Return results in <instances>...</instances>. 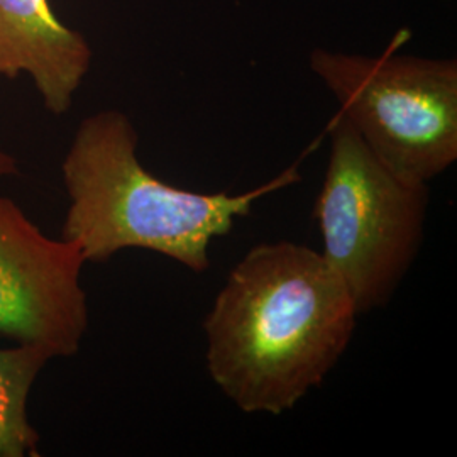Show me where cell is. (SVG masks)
<instances>
[{
  "instance_id": "1",
  "label": "cell",
  "mask_w": 457,
  "mask_h": 457,
  "mask_svg": "<svg viewBox=\"0 0 457 457\" xmlns=\"http://www.w3.org/2000/svg\"><path fill=\"white\" fill-rule=\"evenodd\" d=\"M358 317L320 251L290 241L254 245L205 317L207 371L241 411L281 415L326 381Z\"/></svg>"
},
{
  "instance_id": "8",
  "label": "cell",
  "mask_w": 457,
  "mask_h": 457,
  "mask_svg": "<svg viewBox=\"0 0 457 457\" xmlns=\"http://www.w3.org/2000/svg\"><path fill=\"white\" fill-rule=\"evenodd\" d=\"M16 158H12L9 153L0 149V177H9V175H16Z\"/></svg>"
},
{
  "instance_id": "5",
  "label": "cell",
  "mask_w": 457,
  "mask_h": 457,
  "mask_svg": "<svg viewBox=\"0 0 457 457\" xmlns=\"http://www.w3.org/2000/svg\"><path fill=\"white\" fill-rule=\"evenodd\" d=\"M79 245L46 237L0 196V336L75 356L88 328Z\"/></svg>"
},
{
  "instance_id": "2",
  "label": "cell",
  "mask_w": 457,
  "mask_h": 457,
  "mask_svg": "<svg viewBox=\"0 0 457 457\" xmlns=\"http://www.w3.org/2000/svg\"><path fill=\"white\" fill-rule=\"evenodd\" d=\"M131 119L107 109L83 119L62 164L70 205L62 239L87 262L147 249L196 275L211 268L213 239L228 236L266 194L300 180L295 170L243 194L192 192L149 173L137 158Z\"/></svg>"
},
{
  "instance_id": "4",
  "label": "cell",
  "mask_w": 457,
  "mask_h": 457,
  "mask_svg": "<svg viewBox=\"0 0 457 457\" xmlns=\"http://www.w3.org/2000/svg\"><path fill=\"white\" fill-rule=\"evenodd\" d=\"M312 73L376 156L430 183L457 160V60L315 48Z\"/></svg>"
},
{
  "instance_id": "7",
  "label": "cell",
  "mask_w": 457,
  "mask_h": 457,
  "mask_svg": "<svg viewBox=\"0 0 457 457\" xmlns=\"http://www.w3.org/2000/svg\"><path fill=\"white\" fill-rule=\"evenodd\" d=\"M54 356L43 345L0 349V457H37L39 434L28 419L34 381Z\"/></svg>"
},
{
  "instance_id": "6",
  "label": "cell",
  "mask_w": 457,
  "mask_h": 457,
  "mask_svg": "<svg viewBox=\"0 0 457 457\" xmlns=\"http://www.w3.org/2000/svg\"><path fill=\"white\" fill-rule=\"evenodd\" d=\"M90 65V45L60 22L48 0H0V75H31L51 114L70 111Z\"/></svg>"
},
{
  "instance_id": "3",
  "label": "cell",
  "mask_w": 457,
  "mask_h": 457,
  "mask_svg": "<svg viewBox=\"0 0 457 457\" xmlns=\"http://www.w3.org/2000/svg\"><path fill=\"white\" fill-rule=\"evenodd\" d=\"M313 217L322 251L360 315L383 309L407 277L424 241L428 183L411 180L361 141L337 112Z\"/></svg>"
}]
</instances>
